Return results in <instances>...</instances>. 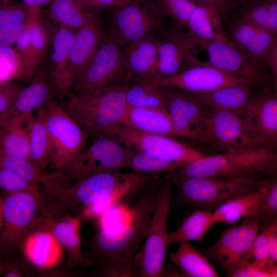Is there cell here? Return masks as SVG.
<instances>
[{
  "label": "cell",
  "instance_id": "30",
  "mask_svg": "<svg viewBox=\"0 0 277 277\" xmlns=\"http://www.w3.org/2000/svg\"><path fill=\"white\" fill-rule=\"evenodd\" d=\"M169 258L180 270L183 276H220L207 257L196 250L189 242L180 244L175 252L170 253Z\"/></svg>",
  "mask_w": 277,
  "mask_h": 277
},
{
  "label": "cell",
  "instance_id": "16",
  "mask_svg": "<svg viewBox=\"0 0 277 277\" xmlns=\"http://www.w3.org/2000/svg\"><path fill=\"white\" fill-rule=\"evenodd\" d=\"M179 29L166 30L159 36L155 84L181 71L192 51L199 45L197 38Z\"/></svg>",
  "mask_w": 277,
  "mask_h": 277
},
{
  "label": "cell",
  "instance_id": "48",
  "mask_svg": "<svg viewBox=\"0 0 277 277\" xmlns=\"http://www.w3.org/2000/svg\"><path fill=\"white\" fill-rule=\"evenodd\" d=\"M271 231V224L256 236L253 246V260L264 261L270 259L269 246Z\"/></svg>",
  "mask_w": 277,
  "mask_h": 277
},
{
  "label": "cell",
  "instance_id": "17",
  "mask_svg": "<svg viewBox=\"0 0 277 277\" xmlns=\"http://www.w3.org/2000/svg\"><path fill=\"white\" fill-rule=\"evenodd\" d=\"M106 36L100 13L77 30L70 55L69 76L71 86L86 70Z\"/></svg>",
  "mask_w": 277,
  "mask_h": 277
},
{
  "label": "cell",
  "instance_id": "10",
  "mask_svg": "<svg viewBox=\"0 0 277 277\" xmlns=\"http://www.w3.org/2000/svg\"><path fill=\"white\" fill-rule=\"evenodd\" d=\"M126 82L130 83L124 69L123 49L106 36L87 68L73 85L74 94L86 95Z\"/></svg>",
  "mask_w": 277,
  "mask_h": 277
},
{
  "label": "cell",
  "instance_id": "42",
  "mask_svg": "<svg viewBox=\"0 0 277 277\" xmlns=\"http://www.w3.org/2000/svg\"><path fill=\"white\" fill-rule=\"evenodd\" d=\"M160 8L178 28H186L188 22L196 9L195 0H155Z\"/></svg>",
  "mask_w": 277,
  "mask_h": 277
},
{
  "label": "cell",
  "instance_id": "56",
  "mask_svg": "<svg viewBox=\"0 0 277 277\" xmlns=\"http://www.w3.org/2000/svg\"><path fill=\"white\" fill-rule=\"evenodd\" d=\"M133 0H118V6L117 7H121L123 6H124L128 3H130Z\"/></svg>",
  "mask_w": 277,
  "mask_h": 277
},
{
  "label": "cell",
  "instance_id": "28",
  "mask_svg": "<svg viewBox=\"0 0 277 277\" xmlns=\"http://www.w3.org/2000/svg\"><path fill=\"white\" fill-rule=\"evenodd\" d=\"M41 61L11 47L0 48V83L15 80L30 82Z\"/></svg>",
  "mask_w": 277,
  "mask_h": 277
},
{
  "label": "cell",
  "instance_id": "6",
  "mask_svg": "<svg viewBox=\"0 0 277 277\" xmlns=\"http://www.w3.org/2000/svg\"><path fill=\"white\" fill-rule=\"evenodd\" d=\"M167 18L155 0H133L113 8L106 36L124 48L145 38L160 36L166 30Z\"/></svg>",
  "mask_w": 277,
  "mask_h": 277
},
{
  "label": "cell",
  "instance_id": "45",
  "mask_svg": "<svg viewBox=\"0 0 277 277\" xmlns=\"http://www.w3.org/2000/svg\"><path fill=\"white\" fill-rule=\"evenodd\" d=\"M232 277H277V264L270 259L259 261H250L233 271Z\"/></svg>",
  "mask_w": 277,
  "mask_h": 277
},
{
  "label": "cell",
  "instance_id": "31",
  "mask_svg": "<svg viewBox=\"0 0 277 277\" xmlns=\"http://www.w3.org/2000/svg\"><path fill=\"white\" fill-rule=\"evenodd\" d=\"M267 184L254 191L234 198L215 209L213 213L216 223H235L255 212L266 192Z\"/></svg>",
  "mask_w": 277,
  "mask_h": 277
},
{
  "label": "cell",
  "instance_id": "23",
  "mask_svg": "<svg viewBox=\"0 0 277 277\" xmlns=\"http://www.w3.org/2000/svg\"><path fill=\"white\" fill-rule=\"evenodd\" d=\"M131 173L104 171L89 174L82 179L73 191L79 201L86 206L91 205L124 183Z\"/></svg>",
  "mask_w": 277,
  "mask_h": 277
},
{
  "label": "cell",
  "instance_id": "21",
  "mask_svg": "<svg viewBox=\"0 0 277 277\" xmlns=\"http://www.w3.org/2000/svg\"><path fill=\"white\" fill-rule=\"evenodd\" d=\"M53 88L51 73L45 69L37 70L30 84L21 91L9 118L18 119L25 124L35 110L44 106L52 97Z\"/></svg>",
  "mask_w": 277,
  "mask_h": 277
},
{
  "label": "cell",
  "instance_id": "52",
  "mask_svg": "<svg viewBox=\"0 0 277 277\" xmlns=\"http://www.w3.org/2000/svg\"><path fill=\"white\" fill-rule=\"evenodd\" d=\"M266 63L271 66L273 71L274 87L273 93L277 97V36L274 44L268 55Z\"/></svg>",
  "mask_w": 277,
  "mask_h": 277
},
{
  "label": "cell",
  "instance_id": "11",
  "mask_svg": "<svg viewBox=\"0 0 277 277\" xmlns=\"http://www.w3.org/2000/svg\"><path fill=\"white\" fill-rule=\"evenodd\" d=\"M131 150L132 147L113 137H100L82 150L64 169L67 174L80 179L97 172L120 171L126 167Z\"/></svg>",
  "mask_w": 277,
  "mask_h": 277
},
{
  "label": "cell",
  "instance_id": "9",
  "mask_svg": "<svg viewBox=\"0 0 277 277\" xmlns=\"http://www.w3.org/2000/svg\"><path fill=\"white\" fill-rule=\"evenodd\" d=\"M257 221L245 217L243 222L226 229L203 253L215 262L227 276L245 263L253 260V246L259 233Z\"/></svg>",
  "mask_w": 277,
  "mask_h": 277
},
{
  "label": "cell",
  "instance_id": "55",
  "mask_svg": "<svg viewBox=\"0 0 277 277\" xmlns=\"http://www.w3.org/2000/svg\"><path fill=\"white\" fill-rule=\"evenodd\" d=\"M52 0H23L27 5L34 7H39L42 6L50 3Z\"/></svg>",
  "mask_w": 277,
  "mask_h": 277
},
{
  "label": "cell",
  "instance_id": "40",
  "mask_svg": "<svg viewBox=\"0 0 277 277\" xmlns=\"http://www.w3.org/2000/svg\"><path fill=\"white\" fill-rule=\"evenodd\" d=\"M81 222L78 217H69L57 223L52 233L61 243L72 254H79L81 250Z\"/></svg>",
  "mask_w": 277,
  "mask_h": 277
},
{
  "label": "cell",
  "instance_id": "50",
  "mask_svg": "<svg viewBox=\"0 0 277 277\" xmlns=\"http://www.w3.org/2000/svg\"><path fill=\"white\" fill-rule=\"evenodd\" d=\"M84 9L95 12L118 6V0H76Z\"/></svg>",
  "mask_w": 277,
  "mask_h": 277
},
{
  "label": "cell",
  "instance_id": "26",
  "mask_svg": "<svg viewBox=\"0 0 277 277\" xmlns=\"http://www.w3.org/2000/svg\"><path fill=\"white\" fill-rule=\"evenodd\" d=\"M62 247L52 232L38 231L27 238L24 250L26 258L33 264L48 268L55 266L62 259Z\"/></svg>",
  "mask_w": 277,
  "mask_h": 277
},
{
  "label": "cell",
  "instance_id": "4",
  "mask_svg": "<svg viewBox=\"0 0 277 277\" xmlns=\"http://www.w3.org/2000/svg\"><path fill=\"white\" fill-rule=\"evenodd\" d=\"M172 176V175H171ZM176 187L171 196L178 207L193 206L213 211L225 203L254 191L268 182L261 177L227 179L216 177H173Z\"/></svg>",
  "mask_w": 277,
  "mask_h": 277
},
{
  "label": "cell",
  "instance_id": "5",
  "mask_svg": "<svg viewBox=\"0 0 277 277\" xmlns=\"http://www.w3.org/2000/svg\"><path fill=\"white\" fill-rule=\"evenodd\" d=\"M203 142L223 152L275 147L251 118L208 108Z\"/></svg>",
  "mask_w": 277,
  "mask_h": 277
},
{
  "label": "cell",
  "instance_id": "19",
  "mask_svg": "<svg viewBox=\"0 0 277 277\" xmlns=\"http://www.w3.org/2000/svg\"><path fill=\"white\" fill-rule=\"evenodd\" d=\"M277 32L238 19L232 25L230 39L241 51L256 63L267 62Z\"/></svg>",
  "mask_w": 277,
  "mask_h": 277
},
{
  "label": "cell",
  "instance_id": "41",
  "mask_svg": "<svg viewBox=\"0 0 277 277\" xmlns=\"http://www.w3.org/2000/svg\"><path fill=\"white\" fill-rule=\"evenodd\" d=\"M41 14L39 7L24 2H2L0 6V27L18 23H28Z\"/></svg>",
  "mask_w": 277,
  "mask_h": 277
},
{
  "label": "cell",
  "instance_id": "33",
  "mask_svg": "<svg viewBox=\"0 0 277 277\" xmlns=\"http://www.w3.org/2000/svg\"><path fill=\"white\" fill-rule=\"evenodd\" d=\"M30 140V161L41 169L50 161L51 144L45 121L43 106L37 110L35 117H30L25 123Z\"/></svg>",
  "mask_w": 277,
  "mask_h": 277
},
{
  "label": "cell",
  "instance_id": "53",
  "mask_svg": "<svg viewBox=\"0 0 277 277\" xmlns=\"http://www.w3.org/2000/svg\"><path fill=\"white\" fill-rule=\"evenodd\" d=\"M272 231L270 239V259L277 264V220L271 224Z\"/></svg>",
  "mask_w": 277,
  "mask_h": 277
},
{
  "label": "cell",
  "instance_id": "24",
  "mask_svg": "<svg viewBox=\"0 0 277 277\" xmlns=\"http://www.w3.org/2000/svg\"><path fill=\"white\" fill-rule=\"evenodd\" d=\"M220 14L212 5L198 3L188 22L187 33L199 39L234 44L223 29Z\"/></svg>",
  "mask_w": 277,
  "mask_h": 277
},
{
  "label": "cell",
  "instance_id": "8",
  "mask_svg": "<svg viewBox=\"0 0 277 277\" xmlns=\"http://www.w3.org/2000/svg\"><path fill=\"white\" fill-rule=\"evenodd\" d=\"M43 111L50 140V161L63 169L84 149L89 135L52 97L46 101Z\"/></svg>",
  "mask_w": 277,
  "mask_h": 277
},
{
  "label": "cell",
  "instance_id": "59",
  "mask_svg": "<svg viewBox=\"0 0 277 277\" xmlns=\"http://www.w3.org/2000/svg\"><path fill=\"white\" fill-rule=\"evenodd\" d=\"M276 167H277V164H276ZM276 175H277V173H276Z\"/></svg>",
  "mask_w": 277,
  "mask_h": 277
},
{
  "label": "cell",
  "instance_id": "34",
  "mask_svg": "<svg viewBox=\"0 0 277 277\" xmlns=\"http://www.w3.org/2000/svg\"><path fill=\"white\" fill-rule=\"evenodd\" d=\"M0 166L1 168L9 170L28 181L42 183L49 188L57 189L62 186L63 173H45L29 160L0 153Z\"/></svg>",
  "mask_w": 277,
  "mask_h": 277
},
{
  "label": "cell",
  "instance_id": "25",
  "mask_svg": "<svg viewBox=\"0 0 277 277\" xmlns=\"http://www.w3.org/2000/svg\"><path fill=\"white\" fill-rule=\"evenodd\" d=\"M123 125L144 133L174 136L167 110L127 107Z\"/></svg>",
  "mask_w": 277,
  "mask_h": 277
},
{
  "label": "cell",
  "instance_id": "27",
  "mask_svg": "<svg viewBox=\"0 0 277 277\" xmlns=\"http://www.w3.org/2000/svg\"><path fill=\"white\" fill-rule=\"evenodd\" d=\"M34 193L29 192L11 193L1 206V214L6 227L22 229L31 223L36 212Z\"/></svg>",
  "mask_w": 277,
  "mask_h": 277
},
{
  "label": "cell",
  "instance_id": "36",
  "mask_svg": "<svg viewBox=\"0 0 277 277\" xmlns=\"http://www.w3.org/2000/svg\"><path fill=\"white\" fill-rule=\"evenodd\" d=\"M99 13L84 9L76 0H52L49 9L52 20L74 30L85 25Z\"/></svg>",
  "mask_w": 277,
  "mask_h": 277
},
{
  "label": "cell",
  "instance_id": "51",
  "mask_svg": "<svg viewBox=\"0 0 277 277\" xmlns=\"http://www.w3.org/2000/svg\"><path fill=\"white\" fill-rule=\"evenodd\" d=\"M15 48L23 54L28 56L36 58L34 52L30 34L27 28L15 42Z\"/></svg>",
  "mask_w": 277,
  "mask_h": 277
},
{
  "label": "cell",
  "instance_id": "29",
  "mask_svg": "<svg viewBox=\"0 0 277 277\" xmlns=\"http://www.w3.org/2000/svg\"><path fill=\"white\" fill-rule=\"evenodd\" d=\"M246 116L253 120L272 145L277 147V97L274 93L266 89L255 96Z\"/></svg>",
  "mask_w": 277,
  "mask_h": 277
},
{
  "label": "cell",
  "instance_id": "18",
  "mask_svg": "<svg viewBox=\"0 0 277 277\" xmlns=\"http://www.w3.org/2000/svg\"><path fill=\"white\" fill-rule=\"evenodd\" d=\"M159 36H153L122 48L124 69L130 83L156 79Z\"/></svg>",
  "mask_w": 277,
  "mask_h": 277
},
{
  "label": "cell",
  "instance_id": "37",
  "mask_svg": "<svg viewBox=\"0 0 277 277\" xmlns=\"http://www.w3.org/2000/svg\"><path fill=\"white\" fill-rule=\"evenodd\" d=\"M126 101L127 107L167 110L164 94L153 82L139 81L129 83Z\"/></svg>",
  "mask_w": 277,
  "mask_h": 277
},
{
  "label": "cell",
  "instance_id": "54",
  "mask_svg": "<svg viewBox=\"0 0 277 277\" xmlns=\"http://www.w3.org/2000/svg\"><path fill=\"white\" fill-rule=\"evenodd\" d=\"M197 3H206L212 5L221 14L226 12L230 7L229 0H195Z\"/></svg>",
  "mask_w": 277,
  "mask_h": 277
},
{
  "label": "cell",
  "instance_id": "49",
  "mask_svg": "<svg viewBox=\"0 0 277 277\" xmlns=\"http://www.w3.org/2000/svg\"><path fill=\"white\" fill-rule=\"evenodd\" d=\"M30 22L1 27L0 48L11 47L27 29Z\"/></svg>",
  "mask_w": 277,
  "mask_h": 277
},
{
  "label": "cell",
  "instance_id": "1",
  "mask_svg": "<svg viewBox=\"0 0 277 277\" xmlns=\"http://www.w3.org/2000/svg\"><path fill=\"white\" fill-rule=\"evenodd\" d=\"M156 175L140 190L130 206L126 222L101 229L95 238L97 255L105 271L112 276H138L136 259L148 232L159 191L164 177Z\"/></svg>",
  "mask_w": 277,
  "mask_h": 277
},
{
  "label": "cell",
  "instance_id": "15",
  "mask_svg": "<svg viewBox=\"0 0 277 277\" xmlns=\"http://www.w3.org/2000/svg\"><path fill=\"white\" fill-rule=\"evenodd\" d=\"M199 39L198 46L208 55L206 63L227 73L245 78L252 84H264L268 76L261 65L253 62L234 44Z\"/></svg>",
  "mask_w": 277,
  "mask_h": 277
},
{
  "label": "cell",
  "instance_id": "39",
  "mask_svg": "<svg viewBox=\"0 0 277 277\" xmlns=\"http://www.w3.org/2000/svg\"><path fill=\"white\" fill-rule=\"evenodd\" d=\"M239 19L277 32V0H252Z\"/></svg>",
  "mask_w": 277,
  "mask_h": 277
},
{
  "label": "cell",
  "instance_id": "58",
  "mask_svg": "<svg viewBox=\"0 0 277 277\" xmlns=\"http://www.w3.org/2000/svg\"><path fill=\"white\" fill-rule=\"evenodd\" d=\"M2 2H7L10 1V0H1Z\"/></svg>",
  "mask_w": 277,
  "mask_h": 277
},
{
  "label": "cell",
  "instance_id": "32",
  "mask_svg": "<svg viewBox=\"0 0 277 277\" xmlns=\"http://www.w3.org/2000/svg\"><path fill=\"white\" fill-rule=\"evenodd\" d=\"M24 124L11 117L1 126L0 153L30 160L29 132Z\"/></svg>",
  "mask_w": 277,
  "mask_h": 277
},
{
  "label": "cell",
  "instance_id": "14",
  "mask_svg": "<svg viewBox=\"0 0 277 277\" xmlns=\"http://www.w3.org/2000/svg\"><path fill=\"white\" fill-rule=\"evenodd\" d=\"M160 87L171 118L174 136L203 142L207 108L184 91Z\"/></svg>",
  "mask_w": 277,
  "mask_h": 277
},
{
  "label": "cell",
  "instance_id": "47",
  "mask_svg": "<svg viewBox=\"0 0 277 277\" xmlns=\"http://www.w3.org/2000/svg\"><path fill=\"white\" fill-rule=\"evenodd\" d=\"M0 186L2 188L10 193L29 192L35 193L38 190V184L28 181L14 173L1 168Z\"/></svg>",
  "mask_w": 277,
  "mask_h": 277
},
{
  "label": "cell",
  "instance_id": "44",
  "mask_svg": "<svg viewBox=\"0 0 277 277\" xmlns=\"http://www.w3.org/2000/svg\"><path fill=\"white\" fill-rule=\"evenodd\" d=\"M274 216H277V175L268 181L266 192L260 206L247 217L255 220L261 226L263 221Z\"/></svg>",
  "mask_w": 277,
  "mask_h": 277
},
{
  "label": "cell",
  "instance_id": "35",
  "mask_svg": "<svg viewBox=\"0 0 277 277\" xmlns=\"http://www.w3.org/2000/svg\"><path fill=\"white\" fill-rule=\"evenodd\" d=\"M215 223L213 211L195 210L178 228L168 233V244H181L192 241L202 242L206 233Z\"/></svg>",
  "mask_w": 277,
  "mask_h": 277
},
{
  "label": "cell",
  "instance_id": "13",
  "mask_svg": "<svg viewBox=\"0 0 277 277\" xmlns=\"http://www.w3.org/2000/svg\"><path fill=\"white\" fill-rule=\"evenodd\" d=\"M186 62L193 64L171 76L163 78L156 85L192 93H204L218 88L239 84H252L249 81L224 72L191 55Z\"/></svg>",
  "mask_w": 277,
  "mask_h": 277
},
{
  "label": "cell",
  "instance_id": "12",
  "mask_svg": "<svg viewBox=\"0 0 277 277\" xmlns=\"http://www.w3.org/2000/svg\"><path fill=\"white\" fill-rule=\"evenodd\" d=\"M108 136L126 146L167 160L181 167L206 155L171 136L144 133L124 125L113 129Z\"/></svg>",
  "mask_w": 277,
  "mask_h": 277
},
{
  "label": "cell",
  "instance_id": "38",
  "mask_svg": "<svg viewBox=\"0 0 277 277\" xmlns=\"http://www.w3.org/2000/svg\"><path fill=\"white\" fill-rule=\"evenodd\" d=\"M181 166L179 164L132 147L126 168L143 174L172 173Z\"/></svg>",
  "mask_w": 277,
  "mask_h": 277
},
{
  "label": "cell",
  "instance_id": "3",
  "mask_svg": "<svg viewBox=\"0 0 277 277\" xmlns=\"http://www.w3.org/2000/svg\"><path fill=\"white\" fill-rule=\"evenodd\" d=\"M130 83L112 86L86 95L62 93L61 105L88 135H108L123 125L127 108L126 93Z\"/></svg>",
  "mask_w": 277,
  "mask_h": 277
},
{
  "label": "cell",
  "instance_id": "7",
  "mask_svg": "<svg viewBox=\"0 0 277 277\" xmlns=\"http://www.w3.org/2000/svg\"><path fill=\"white\" fill-rule=\"evenodd\" d=\"M171 173L165 176L160 186L145 243L136 260L138 276H163L168 242L167 224L171 202Z\"/></svg>",
  "mask_w": 277,
  "mask_h": 277
},
{
  "label": "cell",
  "instance_id": "57",
  "mask_svg": "<svg viewBox=\"0 0 277 277\" xmlns=\"http://www.w3.org/2000/svg\"><path fill=\"white\" fill-rule=\"evenodd\" d=\"M21 274L17 272H15V271H11V272H8L7 274H6V276H21V275H20Z\"/></svg>",
  "mask_w": 277,
  "mask_h": 277
},
{
  "label": "cell",
  "instance_id": "20",
  "mask_svg": "<svg viewBox=\"0 0 277 277\" xmlns=\"http://www.w3.org/2000/svg\"><path fill=\"white\" fill-rule=\"evenodd\" d=\"M186 92L207 108L245 116L255 97L252 95L251 84L225 86L204 93Z\"/></svg>",
  "mask_w": 277,
  "mask_h": 277
},
{
  "label": "cell",
  "instance_id": "43",
  "mask_svg": "<svg viewBox=\"0 0 277 277\" xmlns=\"http://www.w3.org/2000/svg\"><path fill=\"white\" fill-rule=\"evenodd\" d=\"M23 87V86L14 80L0 83L1 126L10 117L18 95Z\"/></svg>",
  "mask_w": 277,
  "mask_h": 277
},
{
  "label": "cell",
  "instance_id": "2",
  "mask_svg": "<svg viewBox=\"0 0 277 277\" xmlns=\"http://www.w3.org/2000/svg\"><path fill=\"white\" fill-rule=\"evenodd\" d=\"M276 164L277 147L269 146L205 155L179 168L171 175L173 177L262 178L263 175L275 176Z\"/></svg>",
  "mask_w": 277,
  "mask_h": 277
},
{
  "label": "cell",
  "instance_id": "22",
  "mask_svg": "<svg viewBox=\"0 0 277 277\" xmlns=\"http://www.w3.org/2000/svg\"><path fill=\"white\" fill-rule=\"evenodd\" d=\"M74 30L59 25L51 42L50 72L55 90L59 93L67 91L71 87L69 76L70 55L75 32Z\"/></svg>",
  "mask_w": 277,
  "mask_h": 277
},
{
  "label": "cell",
  "instance_id": "46",
  "mask_svg": "<svg viewBox=\"0 0 277 277\" xmlns=\"http://www.w3.org/2000/svg\"><path fill=\"white\" fill-rule=\"evenodd\" d=\"M41 16V14L34 18L30 22L27 29L35 57L42 60L47 52L49 35Z\"/></svg>",
  "mask_w": 277,
  "mask_h": 277
}]
</instances>
